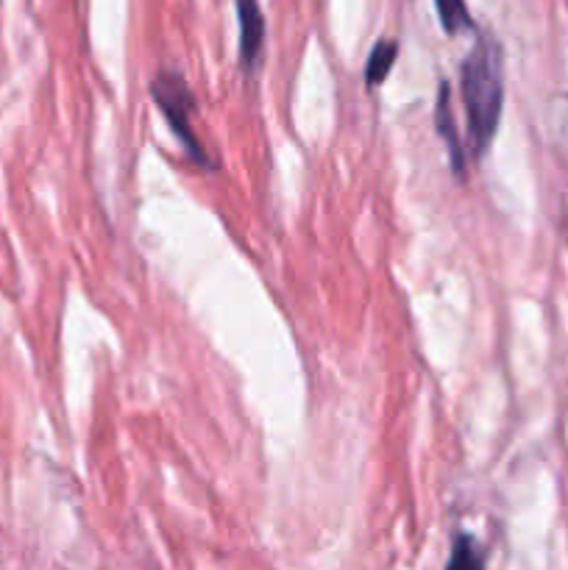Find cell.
Here are the masks:
<instances>
[{
    "instance_id": "6da1fadb",
    "label": "cell",
    "mask_w": 568,
    "mask_h": 570,
    "mask_svg": "<svg viewBox=\"0 0 568 570\" xmlns=\"http://www.w3.org/2000/svg\"><path fill=\"white\" fill-rule=\"evenodd\" d=\"M460 92L466 106L468 142L473 156H482L493 142L505 106V65L501 48L490 33H479L460 65Z\"/></svg>"
},
{
    "instance_id": "7a4b0ae2",
    "label": "cell",
    "mask_w": 568,
    "mask_h": 570,
    "mask_svg": "<svg viewBox=\"0 0 568 570\" xmlns=\"http://www.w3.org/2000/svg\"><path fill=\"white\" fill-rule=\"evenodd\" d=\"M150 98L156 100V106H159V111L165 115L167 126H170V131L176 134L178 142L184 145V150H187V154L204 167V170H212L215 161L206 156V148L200 145L198 134L193 131L195 95L193 89H189V83L184 81L178 72L161 70L159 76L150 81Z\"/></svg>"
},
{
    "instance_id": "3957f363",
    "label": "cell",
    "mask_w": 568,
    "mask_h": 570,
    "mask_svg": "<svg viewBox=\"0 0 568 570\" xmlns=\"http://www.w3.org/2000/svg\"><path fill=\"white\" fill-rule=\"evenodd\" d=\"M239 20V61L245 70H254L265 48V14L259 0H234Z\"/></svg>"
},
{
    "instance_id": "277c9868",
    "label": "cell",
    "mask_w": 568,
    "mask_h": 570,
    "mask_svg": "<svg viewBox=\"0 0 568 570\" xmlns=\"http://www.w3.org/2000/svg\"><path fill=\"white\" fill-rule=\"evenodd\" d=\"M434 126H438L440 139H443L445 150H449L451 170H454V178H466V154H462V139L460 131H457L454 111H451V89L449 83L440 81L438 87V104H434Z\"/></svg>"
},
{
    "instance_id": "5b68a950",
    "label": "cell",
    "mask_w": 568,
    "mask_h": 570,
    "mask_svg": "<svg viewBox=\"0 0 568 570\" xmlns=\"http://www.w3.org/2000/svg\"><path fill=\"white\" fill-rule=\"evenodd\" d=\"M395 56H399V42H393V39H379V42L373 45L371 56H368V65H365V87L368 89L379 87V83L390 76V70H393V65H395Z\"/></svg>"
},
{
    "instance_id": "8992f818",
    "label": "cell",
    "mask_w": 568,
    "mask_h": 570,
    "mask_svg": "<svg viewBox=\"0 0 568 570\" xmlns=\"http://www.w3.org/2000/svg\"><path fill=\"white\" fill-rule=\"evenodd\" d=\"M484 560L482 551H479L477 540L466 532H457L454 546H451V560L445 570H482Z\"/></svg>"
},
{
    "instance_id": "52a82bcc",
    "label": "cell",
    "mask_w": 568,
    "mask_h": 570,
    "mask_svg": "<svg viewBox=\"0 0 568 570\" xmlns=\"http://www.w3.org/2000/svg\"><path fill=\"white\" fill-rule=\"evenodd\" d=\"M434 9H438L440 26L449 37H457V33L468 31L473 26L466 0H434Z\"/></svg>"
}]
</instances>
